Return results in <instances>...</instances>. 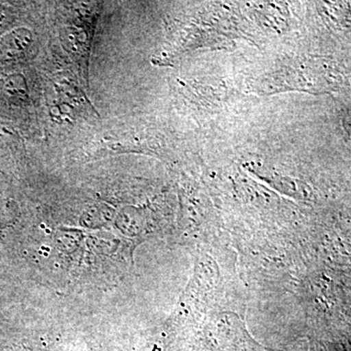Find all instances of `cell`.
<instances>
[{
  "label": "cell",
  "instance_id": "6da1fadb",
  "mask_svg": "<svg viewBox=\"0 0 351 351\" xmlns=\"http://www.w3.org/2000/svg\"><path fill=\"white\" fill-rule=\"evenodd\" d=\"M17 134L8 124L0 122V147H5L10 144H15L17 141Z\"/></svg>",
  "mask_w": 351,
  "mask_h": 351
}]
</instances>
